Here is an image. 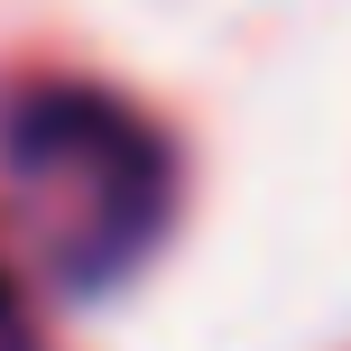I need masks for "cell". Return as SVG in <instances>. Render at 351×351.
Instances as JSON below:
<instances>
[{"label": "cell", "mask_w": 351, "mask_h": 351, "mask_svg": "<svg viewBox=\"0 0 351 351\" xmlns=\"http://www.w3.org/2000/svg\"><path fill=\"white\" fill-rule=\"evenodd\" d=\"M10 158L37 176H84L111 241L139 250L148 213H158V139L130 111H111L102 93H28L10 111Z\"/></svg>", "instance_id": "1"}, {"label": "cell", "mask_w": 351, "mask_h": 351, "mask_svg": "<svg viewBox=\"0 0 351 351\" xmlns=\"http://www.w3.org/2000/svg\"><path fill=\"white\" fill-rule=\"evenodd\" d=\"M0 315H10V287H0Z\"/></svg>", "instance_id": "2"}]
</instances>
